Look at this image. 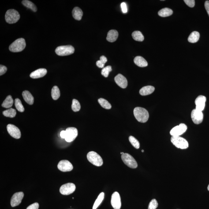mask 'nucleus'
<instances>
[{
    "mask_svg": "<svg viewBox=\"0 0 209 209\" xmlns=\"http://www.w3.org/2000/svg\"><path fill=\"white\" fill-rule=\"evenodd\" d=\"M173 13V10L170 8H164L159 11L158 14L161 17H166L171 15Z\"/></svg>",
    "mask_w": 209,
    "mask_h": 209,
    "instance_id": "26",
    "label": "nucleus"
},
{
    "mask_svg": "<svg viewBox=\"0 0 209 209\" xmlns=\"http://www.w3.org/2000/svg\"><path fill=\"white\" fill-rule=\"evenodd\" d=\"M15 106L16 109L18 111L23 112L24 111V106L22 104L21 101L18 98H16L14 100Z\"/></svg>",
    "mask_w": 209,
    "mask_h": 209,
    "instance_id": "33",
    "label": "nucleus"
},
{
    "mask_svg": "<svg viewBox=\"0 0 209 209\" xmlns=\"http://www.w3.org/2000/svg\"><path fill=\"white\" fill-rule=\"evenodd\" d=\"M187 129V125L183 123L174 127L170 131V134L172 136H180L183 134Z\"/></svg>",
    "mask_w": 209,
    "mask_h": 209,
    "instance_id": "10",
    "label": "nucleus"
},
{
    "mask_svg": "<svg viewBox=\"0 0 209 209\" xmlns=\"http://www.w3.org/2000/svg\"><path fill=\"white\" fill-rule=\"evenodd\" d=\"M207 190H208L209 191V184L208 186V187H207Z\"/></svg>",
    "mask_w": 209,
    "mask_h": 209,
    "instance_id": "45",
    "label": "nucleus"
},
{
    "mask_svg": "<svg viewBox=\"0 0 209 209\" xmlns=\"http://www.w3.org/2000/svg\"><path fill=\"white\" fill-rule=\"evenodd\" d=\"M47 73V70L44 68L36 70L34 71L31 72L30 74V77L33 79H37L43 77Z\"/></svg>",
    "mask_w": 209,
    "mask_h": 209,
    "instance_id": "18",
    "label": "nucleus"
},
{
    "mask_svg": "<svg viewBox=\"0 0 209 209\" xmlns=\"http://www.w3.org/2000/svg\"><path fill=\"white\" fill-rule=\"evenodd\" d=\"M7 71V68L5 65H0V75L1 76L5 74Z\"/></svg>",
    "mask_w": 209,
    "mask_h": 209,
    "instance_id": "40",
    "label": "nucleus"
},
{
    "mask_svg": "<svg viewBox=\"0 0 209 209\" xmlns=\"http://www.w3.org/2000/svg\"><path fill=\"white\" fill-rule=\"evenodd\" d=\"M171 141L176 147L181 149H185L188 147V141L180 136H172Z\"/></svg>",
    "mask_w": 209,
    "mask_h": 209,
    "instance_id": "3",
    "label": "nucleus"
},
{
    "mask_svg": "<svg viewBox=\"0 0 209 209\" xmlns=\"http://www.w3.org/2000/svg\"><path fill=\"white\" fill-rule=\"evenodd\" d=\"M22 96L24 101L28 104L32 105L34 103V98L29 91L27 90L23 91Z\"/></svg>",
    "mask_w": 209,
    "mask_h": 209,
    "instance_id": "21",
    "label": "nucleus"
},
{
    "mask_svg": "<svg viewBox=\"0 0 209 209\" xmlns=\"http://www.w3.org/2000/svg\"><path fill=\"white\" fill-rule=\"evenodd\" d=\"M115 81L119 87L122 88H126L128 86V81L124 76L119 74L114 78Z\"/></svg>",
    "mask_w": 209,
    "mask_h": 209,
    "instance_id": "17",
    "label": "nucleus"
},
{
    "mask_svg": "<svg viewBox=\"0 0 209 209\" xmlns=\"http://www.w3.org/2000/svg\"><path fill=\"white\" fill-rule=\"evenodd\" d=\"M111 203L112 207L114 209H121V197L118 192H114L112 195Z\"/></svg>",
    "mask_w": 209,
    "mask_h": 209,
    "instance_id": "14",
    "label": "nucleus"
},
{
    "mask_svg": "<svg viewBox=\"0 0 209 209\" xmlns=\"http://www.w3.org/2000/svg\"><path fill=\"white\" fill-rule=\"evenodd\" d=\"M81 106L79 101L76 99H73L72 101V109L75 112L80 111Z\"/></svg>",
    "mask_w": 209,
    "mask_h": 209,
    "instance_id": "35",
    "label": "nucleus"
},
{
    "mask_svg": "<svg viewBox=\"0 0 209 209\" xmlns=\"http://www.w3.org/2000/svg\"><path fill=\"white\" fill-rule=\"evenodd\" d=\"M20 15L15 9H9L7 11L5 15V21L9 24H14L17 22L20 19Z\"/></svg>",
    "mask_w": 209,
    "mask_h": 209,
    "instance_id": "4",
    "label": "nucleus"
},
{
    "mask_svg": "<svg viewBox=\"0 0 209 209\" xmlns=\"http://www.w3.org/2000/svg\"><path fill=\"white\" fill-rule=\"evenodd\" d=\"M107 61V59L105 56L102 55L100 57V60L97 61L96 62V65L98 68H104L105 64L106 63Z\"/></svg>",
    "mask_w": 209,
    "mask_h": 209,
    "instance_id": "34",
    "label": "nucleus"
},
{
    "mask_svg": "<svg viewBox=\"0 0 209 209\" xmlns=\"http://www.w3.org/2000/svg\"><path fill=\"white\" fill-rule=\"evenodd\" d=\"M7 129L9 134L12 137L18 139L21 137V133L20 130L15 125L9 124L7 126Z\"/></svg>",
    "mask_w": 209,
    "mask_h": 209,
    "instance_id": "12",
    "label": "nucleus"
},
{
    "mask_svg": "<svg viewBox=\"0 0 209 209\" xmlns=\"http://www.w3.org/2000/svg\"><path fill=\"white\" fill-rule=\"evenodd\" d=\"M122 160L123 162L128 166L132 169H136L138 167V163L135 158L129 154H123L121 155Z\"/></svg>",
    "mask_w": 209,
    "mask_h": 209,
    "instance_id": "7",
    "label": "nucleus"
},
{
    "mask_svg": "<svg viewBox=\"0 0 209 209\" xmlns=\"http://www.w3.org/2000/svg\"><path fill=\"white\" fill-rule=\"evenodd\" d=\"M104 193L102 192L100 194L99 196L97 198L95 201V203H94L93 206V209H97V207H99L100 205L102 203L103 201L104 198Z\"/></svg>",
    "mask_w": 209,
    "mask_h": 209,
    "instance_id": "32",
    "label": "nucleus"
},
{
    "mask_svg": "<svg viewBox=\"0 0 209 209\" xmlns=\"http://www.w3.org/2000/svg\"><path fill=\"white\" fill-rule=\"evenodd\" d=\"M88 160L91 163L95 166H100L103 164V161L102 157L95 151H90L87 154Z\"/></svg>",
    "mask_w": 209,
    "mask_h": 209,
    "instance_id": "5",
    "label": "nucleus"
},
{
    "mask_svg": "<svg viewBox=\"0 0 209 209\" xmlns=\"http://www.w3.org/2000/svg\"><path fill=\"white\" fill-rule=\"evenodd\" d=\"M72 15L75 20L80 21L83 16V11L80 8L75 7L72 10Z\"/></svg>",
    "mask_w": 209,
    "mask_h": 209,
    "instance_id": "23",
    "label": "nucleus"
},
{
    "mask_svg": "<svg viewBox=\"0 0 209 209\" xmlns=\"http://www.w3.org/2000/svg\"><path fill=\"white\" fill-rule=\"evenodd\" d=\"M112 71V67L110 65L106 67L103 68L101 71V74L103 75L105 77L107 78L108 77L109 72Z\"/></svg>",
    "mask_w": 209,
    "mask_h": 209,
    "instance_id": "37",
    "label": "nucleus"
},
{
    "mask_svg": "<svg viewBox=\"0 0 209 209\" xmlns=\"http://www.w3.org/2000/svg\"><path fill=\"white\" fill-rule=\"evenodd\" d=\"M76 189V186L72 183L64 184L60 188V192L62 195H68L73 193Z\"/></svg>",
    "mask_w": 209,
    "mask_h": 209,
    "instance_id": "9",
    "label": "nucleus"
},
{
    "mask_svg": "<svg viewBox=\"0 0 209 209\" xmlns=\"http://www.w3.org/2000/svg\"><path fill=\"white\" fill-rule=\"evenodd\" d=\"M205 8L209 16V1H206L204 4Z\"/></svg>",
    "mask_w": 209,
    "mask_h": 209,
    "instance_id": "43",
    "label": "nucleus"
},
{
    "mask_svg": "<svg viewBox=\"0 0 209 209\" xmlns=\"http://www.w3.org/2000/svg\"><path fill=\"white\" fill-rule=\"evenodd\" d=\"M121 154H122V152H121Z\"/></svg>",
    "mask_w": 209,
    "mask_h": 209,
    "instance_id": "47",
    "label": "nucleus"
},
{
    "mask_svg": "<svg viewBox=\"0 0 209 209\" xmlns=\"http://www.w3.org/2000/svg\"><path fill=\"white\" fill-rule=\"evenodd\" d=\"M57 167L61 171L69 172L73 169V166L70 162L67 160H62L59 163Z\"/></svg>",
    "mask_w": 209,
    "mask_h": 209,
    "instance_id": "13",
    "label": "nucleus"
},
{
    "mask_svg": "<svg viewBox=\"0 0 209 209\" xmlns=\"http://www.w3.org/2000/svg\"><path fill=\"white\" fill-rule=\"evenodd\" d=\"M130 142L135 148L139 149L140 147V143L136 138L132 136H130L129 138Z\"/></svg>",
    "mask_w": 209,
    "mask_h": 209,
    "instance_id": "36",
    "label": "nucleus"
},
{
    "mask_svg": "<svg viewBox=\"0 0 209 209\" xmlns=\"http://www.w3.org/2000/svg\"><path fill=\"white\" fill-rule=\"evenodd\" d=\"M142 152H144V150H142Z\"/></svg>",
    "mask_w": 209,
    "mask_h": 209,
    "instance_id": "46",
    "label": "nucleus"
},
{
    "mask_svg": "<svg viewBox=\"0 0 209 209\" xmlns=\"http://www.w3.org/2000/svg\"><path fill=\"white\" fill-rule=\"evenodd\" d=\"M133 112L135 118L139 122L145 123L148 121L149 114L146 109L141 107H136Z\"/></svg>",
    "mask_w": 209,
    "mask_h": 209,
    "instance_id": "1",
    "label": "nucleus"
},
{
    "mask_svg": "<svg viewBox=\"0 0 209 209\" xmlns=\"http://www.w3.org/2000/svg\"><path fill=\"white\" fill-rule=\"evenodd\" d=\"M98 103L100 106L105 109H110L111 108L112 106L110 103L106 100L103 98H100L98 100Z\"/></svg>",
    "mask_w": 209,
    "mask_h": 209,
    "instance_id": "31",
    "label": "nucleus"
},
{
    "mask_svg": "<svg viewBox=\"0 0 209 209\" xmlns=\"http://www.w3.org/2000/svg\"><path fill=\"white\" fill-rule=\"evenodd\" d=\"M26 46L25 40L23 38L16 40L11 44L9 47L10 51L13 52H18L23 51Z\"/></svg>",
    "mask_w": 209,
    "mask_h": 209,
    "instance_id": "2",
    "label": "nucleus"
},
{
    "mask_svg": "<svg viewBox=\"0 0 209 209\" xmlns=\"http://www.w3.org/2000/svg\"><path fill=\"white\" fill-rule=\"evenodd\" d=\"M134 61L135 63L139 67H145L148 65L147 61L143 57L139 56L135 57Z\"/></svg>",
    "mask_w": 209,
    "mask_h": 209,
    "instance_id": "22",
    "label": "nucleus"
},
{
    "mask_svg": "<svg viewBox=\"0 0 209 209\" xmlns=\"http://www.w3.org/2000/svg\"><path fill=\"white\" fill-rule=\"evenodd\" d=\"M206 100H207V98L204 96H199L195 101V103L196 106V109L201 111H203L205 106Z\"/></svg>",
    "mask_w": 209,
    "mask_h": 209,
    "instance_id": "16",
    "label": "nucleus"
},
{
    "mask_svg": "<svg viewBox=\"0 0 209 209\" xmlns=\"http://www.w3.org/2000/svg\"><path fill=\"white\" fill-rule=\"evenodd\" d=\"M184 2L188 6L193 8L195 5V1L194 0H184Z\"/></svg>",
    "mask_w": 209,
    "mask_h": 209,
    "instance_id": "39",
    "label": "nucleus"
},
{
    "mask_svg": "<svg viewBox=\"0 0 209 209\" xmlns=\"http://www.w3.org/2000/svg\"><path fill=\"white\" fill-rule=\"evenodd\" d=\"M39 203H35L30 205L27 207V209H38L39 208Z\"/></svg>",
    "mask_w": 209,
    "mask_h": 209,
    "instance_id": "41",
    "label": "nucleus"
},
{
    "mask_svg": "<svg viewBox=\"0 0 209 209\" xmlns=\"http://www.w3.org/2000/svg\"><path fill=\"white\" fill-rule=\"evenodd\" d=\"M191 117L192 121L195 124H200L203 122V114L202 111L200 110L193 109L191 112Z\"/></svg>",
    "mask_w": 209,
    "mask_h": 209,
    "instance_id": "11",
    "label": "nucleus"
},
{
    "mask_svg": "<svg viewBox=\"0 0 209 209\" xmlns=\"http://www.w3.org/2000/svg\"><path fill=\"white\" fill-rule=\"evenodd\" d=\"M14 100L11 96L9 95L7 97L2 104L3 107L5 108H10L13 104Z\"/></svg>",
    "mask_w": 209,
    "mask_h": 209,
    "instance_id": "25",
    "label": "nucleus"
},
{
    "mask_svg": "<svg viewBox=\"0 0 209 209\" xmlns=\"http://www.w3.org/2000/svg\"><path fill=\"white\" fill-rule=\"evenodd\" d=\"M65 135H66V132L65 131H62L60 133V136L62 139H65Z\"/></svg>",
    "mask_w": 209,
    "mask_h": 209,
    "instance_id": "44",
    "label": "nucleus"
},
{
    "mask_svg": "<svg viewBox=\"0 0 209 209\" xmlns=\"http://www.w3.org/2000/svg\"><path fill=\"white\" fill-rule=\"evenodd\" d=\"M51 95L52 98L54 100H57L60 97V91L57 86H55L52 88Z\"/></svg>",
    "mask_w": 209,
    "mask_h": 209,
    "instance_id": "29",
    "label": "nucleus"
},
{
    "mask_svg": "<svg viewBox=\"0 0 209 209\" xmlns=\"http://www.w3.org/2000/svg\"><path fill=\"white\" fill-rule=\"evenodd\" d=\"M158 207V203L156 199H153L149 204L148 209H156Z\"/></svg>",
    "mask_w": 209,
    "mask_h": 209,
    "instance_id": "38",
    "label": "nucleus"
},
{
    "mask_svg": "<svg viewBox=\"0 0 209 209\" xmlns=\"http://www.w3.org/2000/svg\"><path fill=\"white\" fill-rule=\"evenodd\" d=\"M132 36L133 39L137 41L142 42L144 40V37L140 31H134L132 33Z\"/></svg>",
    "mask_w": 209,
    "mask_h": 209,
    "instance_id": "28",
    "label": "nucleus"
},
{
    "mask_svg": "<svg viewBox=\"0 0 209 209\" xmlns=\"http://www.w3.org/2000/svg\"><path fill=\"white\" fill-rule=\"evenodd\" d=\"M66 135L65 138V140L67 142H71L77 137L78 135V130L73 127H70L65 130Z\"/></svg>",
    "mask_w": 209,
    "mask_h": 209,
    "instance_id": "8",
    "label": "nucleus"
},
{
    "mask_svg": "<svg viewBox=\"0 0 209 209\" xmlns=\"http://www.w3.org/2000/svg\"><path fill=\"white\" fill-rule=\"evenodd\" d=\"M55 53L59 56H66L73 54L74 48L70 45L58 46L55 50Z\"/></svg>",
    "mask_w": 209,
    "mask_h": 209,
    "instance_id": "6",
    "label": "nucleus"
},
{
    "mask_svg": "<svg viewBox=\"0 0 209 209\" xmlns=\"http://www.w3.org/2000/svg\"><path fill=\"white\" fill-rule=\"evenodd\" d=\"M3 114L5 117L13 118L16 116V112L14 109L10 108L3 112Z\"/></svg>",
    "mask_w": 209,
    "mask_h": 209,
    "instance_id": "30",
    "label": "nucleus"
},
{
    "mask_svg": "<svg viewBox=\"0 0 209 209\" xmlns=\"http://www.w3.org/2000/svg\"><path fill=\"white\" fill-rule=\"evenodd\" d=\"M22 3L24 6L29 8L34 12H36L37 10V8L36 5L30 1H28V0H24L22 1Z\"/></svg>",
    "mask_w": 209,
    "mask_h": 209,
    "instance_id": "27",
    "label": "nucleus"
},
{
    "mask_svg": "<svg viewBox=\"0 0 209 209\" xmlns=\"http://www.w3.org/2000/svg\"><path fill=\"white\" fill-rule=\"evenodd\" d=\"M119 33L116 30H112L109 31L106 37V40L110 42H115L118 38Z\"/></svg>",
    "mask_w": 209,
    "mask_h": 209,
    "instance_id": "19",
    "label": "nucleus"
},
{
    "mask_svg": "<svg viewBox=\"0 0 209 209\" xmlns=\"http://www.w3.org/2000/svg\"><path fill=\"white\" fill-rule=\"evenodd\" d=\"M121 7L123 13H126L127 11H128V9H127L126 3L125 2L122 3L121 4Z\"/></svg>",
    "mask_w": 209,
    "mask_h": 209,
    "instance_id": "42",
    "label": "nucleus"
},
{
    "mask_svg": "<svg viewBox=\"0 0 209 209\" xmlns=\"http://www.w3.org/2000/svg\"><path fill=\"white\" fill-rule=\"evenodd\" d=\"M200 34L198 31H195L191 33L188 38V42L190 43H196L199 40Z\"/></svg>",
    "mask_w": 209,
    "mask_h": 209,
    "instance_id": "24",
    "label": "nucleus"
},
{
    "mask_svg": "<svg viewBox=\"0 0 209 209\" xmlns=\"http://www.w3.org/2000/svg\"><path fill=\"white\" fill-rule=\"evenodd\" d=\"M155 87L151 86H147L143 87L139 90V94L142 96L150 95L155 91Z\"/></svg>",
    "mask_w": 209,
    "mask_h": 209,
    "instance_id": "20",
    "label": "nucleus"
},
{
    "mask_svg": "<svg viewBox=\"0 0 209 209\" xmlns=\"http://www.w3.org/2000/svg\"><path fill=\"white\" fill-rule=\"evenodd\" d=\"M24 195L22 192H16L14 194L11 199V204L12 207L19 205L21 203Z\"/></svg>",
    "mask_w": 209,
    "mask_h": 209,
    "instance_id": "15",
    "label": "nucleus"
}]
</instances>
